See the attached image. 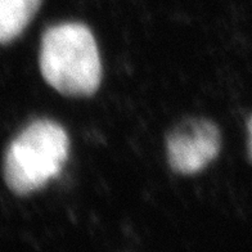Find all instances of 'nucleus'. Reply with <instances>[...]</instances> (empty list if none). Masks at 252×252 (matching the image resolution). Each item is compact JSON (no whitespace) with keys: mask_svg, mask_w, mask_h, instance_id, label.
I'll use <instances>...</instances> for the list:
<instances>
[{"mask_svg":"<svg viewBox=\"0 0 252 252\" xmlns=\"http://www.w3.org/2000/svg\"><path fill=\"white\" fill-rule=\"evenodd\" d=\"M39 64L44 80L64 95H92L100 85L99 50L92 31L83 24L49 27L41 39Z\"/></svg>","mask_w":252,"mask_h":252,"instance_id":"1","label":"nucleus"},{"mask_svg":"<svg viewBox=\"0 0 252 252\" xmlns=\"http://www.w3.org/2000/svg\"><path fill=\"white\" fill-rule=\"evenodd\" d=\"M68 135L60 124L36 120L10 143L3 173L8 188L17 196L36 192L60 174L68 156Z\"/></svg>","mask_w":252,"mask_h":252,"instance_id":"2","label":"nucleus"},{"mask_svg":"<svg viewBox=\"0 0 252 252\" xmlns=\"http://www.w3.org/2000/svg\"><path fill=\"white\" fill-rule=\"evenodd\" d=\"M221 135L218 126L205 119L183 121L169 134L166 148L173 171L183 175L199 173L218 157Z\"/></svg>","mask_w":252,"mask_h":252,"instance_id":"3","label":"nucleus"},{"mask_svg":"<svg viewBox=\"0 0 252 252\" xmlns=\"http://www.w3.org/2000/svg\"><path fill=\"white\" fill-rule=\"evenodd\" d=\"M41 0H0V40L12 43L30 24Z\"/></svg>","mask_w":252,"mask_h":252,"instance_id":"4","label":"nucleus"},{"mask_svg":"<svg viewBox=\"0 0 252 252\" xmlns=\"http://www.w3.org/2000/svg\"><path fill=\"white\" fill-rule=\"evenodd\" d=\"M247 131H249V143H247V153H249V158L252 162V116L250 117L249 123H247Z\"/></svg>","mask_w":252,"mask_h":252,"instance_id":"5","label":"nucleus"}]
</instances>
